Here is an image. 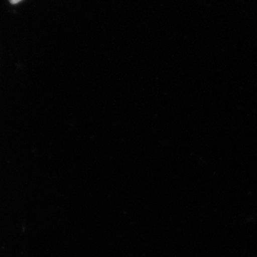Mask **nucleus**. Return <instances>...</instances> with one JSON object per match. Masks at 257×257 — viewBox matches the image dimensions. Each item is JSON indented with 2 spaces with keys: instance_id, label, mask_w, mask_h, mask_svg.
<instances>
[{
  "instance_id": "obj_1",
  "label": "nucleus",
  "mask_w": 257,
  "mask_h": 257,
  "mask_svg": "<svg viewBox=\"0 0 257 257\" xmlns=\"http://www.w3.org/2000/svg\"><path fill=\"white\" fill-rule=\"evenodd\" d=\"M9 1L11 4L15 5L18 4V3H20V2H21L22 0H9Z\"/></svg>"
}]
</instances>
